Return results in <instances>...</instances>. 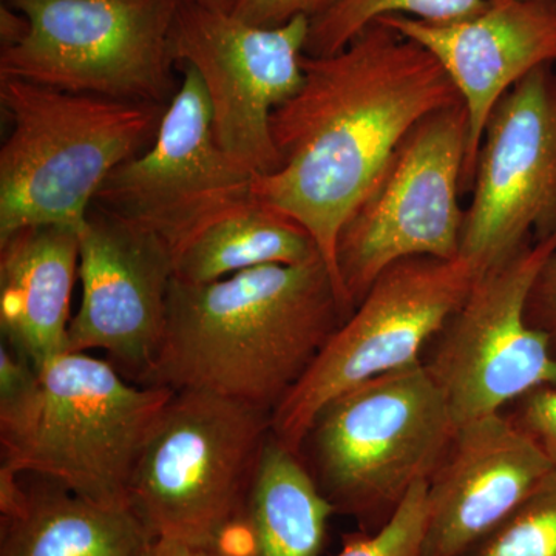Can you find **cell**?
Segmentation results:
<instances>
[{
  "instance_id": "4",
  "label": "cell",
  "mask_w": 556,
  "mask_h": 556,
  "mask_svg": "<svg viewBox=\"0 0 556 556\" xmlns=\"http://www.w3.org/2000/svg\"><path fill=\"white\" fill-rule=\"evenodd\" d=\"M0 241L35 226L78 229L105 179L153 142L166 108L0 79Z\"/></svg>"
},
{
  "instance_id": "17",
  "label": "cell",
  "mask_w": 556,
  "mask_h": 556,
  "mask_svg": "<svg viewBox=\"0 0 556 556\" xmlns=\"http://www.w3.org/2000/svg\"><path fill=\"white\" fill-rule=\"evenodd\" d=\"M78 229L35 226L0 241V329L5 345L42 368L68 351Z\"/></svg>"
},
{
  "instance_id": "9",
  "label": "cell",
  "mask_w": 556,
  "mask_h": 556,
  "mask_svg": "<svg viewBox=\"0 0 556 556\" xmlns=\"http://www.w3.org/2000/svg\"><path fill=\"white\" fill-rule=\"evenodd\" d=\"M478 274L463 257H409L383 270L274 409V438L300 455L314 419L329 401L422 361L424 350L466 300Z\"/></svg>"
},
{
  "instance_id": "12",
  "label": "cell",
  "mask_w": 556,
  "mask_h": 556,
  "mask_svg": "<svg viewBox=\"0 0 556 556\" xmlns=\"http://www.w3.org/2000/svg\"><path fill=\"white\" fill-rule=\"evenodd\" d=\"M309 25L298 17L277 28L254 27L197 0L179 2L172 60L199 73L219 148L255 177L280 167L270 118L302 87Z\"/></svg>"
},
{
  "instance_id": "16",
  "label": "cell",
  "mask_w": 556,
  "mask_h": 556,
  "mask_svg": "<svg viewBox=\"0 0 556 556\" xmlns=\"http://www.w3.org/2000/svg\"><path fill=\"white\" fill-rule=\"evenodd\" d=\"M378 21L426 47L459 91L468 115L463 190H470L496 102L533 70L556 64V0H489L481 13L452 24L399 14Z\"/></svg>"
},
{
  "instance_id": "1",
  "label": "cell",
  "mask_w": 556,
  "mask_h": 556,
  "mask_svg": "<svg viewBox=\"0 0 556 556\" xmlns=\"http://www.w3.org/2000/svg\"><path fill=\"white\" fill-rule=\"evenodd\" d=\"M302 68V87L270 118L280 167L252 192L313 237L348 303L336 263L343 223L408 131L463 100L426 47L380 21L338 53L303 54Z\"/></svg>"
},
{
  "instance_id": "18",
  "label": "cell",
  "mask_w": 556,
  "mask_h": 556,
  "mask_svg": "<svg viewBox=\"0 0 556 556\" xmlns=\"http://www.w3.org/2000/svg\"><path fill=\"white\" fill-rule=\"evenodd\" d=\"M38 479L22 486L20 507L2 518L0 556H148L155 538L131 508L102 506Z\"/></svg>"
},
{
  "instance_id": "23",
  "label": "cell",
  "mask_w": 556,
  "mask_h": 556,
  "mask_svg": "<svg viewBox=\"0 0 556 556\" xmlns=\"http://www.w3.org/2000/svg\"><path fill=\"white\" fill-rule=\"evenodd\" d=\"M428 481L417 482L375 532L346 536L336 556H426Z\"/></svg>"
},
{
  "instance_id": "21",
  "label": "cell",
  "mask_w": 556,
  "mask_h": 556,
  "mask_svg": "<svg viewBox=\"0 0 556 556\" xmlns=\"http://www.w3.org/2000/svg\"><path fill=\"white\" fill-rule=\"evenodd\" d=\"M486 3L489 0H340L334 9L311 21L305 54L338 53L372 22L391 14L452 24L481 13Z\"/></svg>"
},
{
  "instance_id": "5",
  "label": "cell",
  "mask_w": 556,
  "mask_h": 556,
  "mask_svg": "<svg viewBox=\"0 0 556 556\" xmlns=\"http://www.w3.org/2000/svg\"><path fill=\"white\" fill-rule=\"evenodd\" d=\"M455 431L444 393L420 361L329 401L300 453L308 452L306 467L336 514L378 529L417 482L430 481Z\"/></svg>"
},
{
  "instance_id": "19",
  "label": "cell",
  "mask_w": 556,
  "mask_h": 556,
  "mask_svg": "<svg viewBox=\"0 0 556 556\" xmlns=\"http://www.w3.org/2000/svg\"><path fill=\"white\" fill-rule=\"evenodd\" d=\"M332 514L302 456L270 433L244 514L249 556H317Z\"/></svg>"
},
{
  "instance_id": "27",
  "label": "cell",
  "mask_w": 556,
  "mask_h": 556,
  "mask_svg": "<svg viewBox=\"0 0 556 556\" xmlns=\"http://www.w3.org/2000/svg\"><path fill=\"white\" fill-rule=\"evenodd\" d=\"M148 556H236L225 546H200L178 540H155Z\"/></svg>"
},
{
  "instance_id": "14",
  "label": "cell",
  "mask_w": 556,
  "mask_h": 556,
  "mask_svg": "<svg viewBox=\"0 0 556 556\" xmlns=\"http://www.w3.org/2000/svg\"><path fill=\"white\" fill-rule=\"evenodd\" d=\"M83 299L68 351H104L144 386L163 345L175 258L144 230L91 207L78 230Z\"/></svg>"
},
{
  "instance_id": "26",
  "label": "cell",
  "mask_w": 556,
  "mask_h": 556,
  "mask_svg": "<svg viewBox=\"0 0 556 556\" xmlns=\"http://www.w3.org/2000/svg\"><path fill=\"white\" fill-rule=\"evenodd\" d=\"M526 313L529 324L551 339L556 353V252L538 273L527 300Z\"/></svg>"
},
{
  "instance_id": "10",
  "label": "cell",
  "mask_w": 556,
  "mask_h": 556,
  "mask_svg": "<svg viewBox=\"0 0 556 556\" xmlns=\"http://www.w3.org/2000/svg\"><path fill=\"white\" fill-rule=\"evenodd\" d=\"M556 252V233L479 273L424 362L455 426L503 413L541 387H556L551 339L527 320L533 281Z\"/></svg>"
},
{
  "instance_id": "28",
  "label": "cell",
  "mask_w": 556,
  "mask_h": 556,
  "mask_svg": "<svg viewBox=\"0 0 556 556\" xmlns=\"http://www.w3.org/2000/svg\"><path fill=\"white\" fill-rule=\"evenodd\" d=\"M30 30V22L27 17L9 5V3H2L0 7V43L2 49H10V47L20 43ZM0 49V50H2Z\"/></svg>"
},
{
  "instance_id": "29",
  "label": "cell",
  "mask_w": 556,
  "mask_h": 556,
  "mask_svg": "<svg viewBox=\"0 0 556 556\" xmlns=\"http://www.w3.org/2000/svg\"><path fill=\"white\" fill-rule=\"evenodd\" d=\"M201 5L208 10L222 11V13H232L237 0H197Z\"/></svg>"
},
{
  "instance_id": "24",
  "label": "cell",
  "mask_w": 556,
  "mask_h": 556,
  "mask_svg": "<svg viewBox=\"0 0 556 556\" xmlns=\"http://www.w3.org/2000/svg\"><path fill=\"white\" fill-rule=\"evenodd\" d=\"M340 0H237L232 16L249 25L277 28L298 17L316 20L334 9Z\"/></svg>"
},
{
  "instance_id": "22",
  "label": "cell",
  "mask_w": 556,
  "mask_h": 556,
  "mask_svg": "<svg viewBox=\"0 0 556 556\" xmlns=\"http://www.w3.org/2000/svg\"><path fill=\"white\" fill-rule=\"evenodd\" d=\"M467 556H556V467L532 496Z\"/></svg>"
},
{
  "instance_id": "20",
  "label": "cell",
  "mask_w": 556,
  "mask_h": 556,
  "mask_svg": "<svg viewBox=\"0 0 556 556\" xmlns=\"http://www.w3.org/2000/svg\"><path fill=\"white\" fill-rule=\"evenodd\" d=\"M317 255L313 237L302 226L254 197L208 226L175 258L174 278L212 283L262 266L299 265Z\"/></svg>"
},
{
  "instance_id": "11",
  "label": "cell",
  "mask_w": 556,
  "mask_h": 556,
  "mask_svg": "<svg viewBox=\"0 0 556 556\" xmlns=\"http://www.w3.org/2000/svg\"><path fill=\"white\" fill-rule=\"evenodd\" d=\"M182 78L152 144L119 164L93 207L144 230L177 258L203 230L254 199L255 175L217 142L199 73Z\"/></svg>"
},
{
  "instance_id": "6",
  "label": "cell",
  "mask_w": 556,
  "mask_h": 556,
  "mask_svg": "<svg viewBox=\"0 0 556 556\" xmlns=\"http://www.w3.org/2000/svg\"><path fill=\"white\" fill-rule=\"evenodd\" d=\"M273 415L244 402L175 391L148 439L130 508L155 540L225 546L247 514Z\"/></svg>"
},
{
  "instance_id": "25",
  "label": "cell",
  "mask_w": 556,
  "mask_h": 556,
  "mask_svg": "<svg viewBox=\"0 0 556 556\" xmlns=\"http://www.w3.org/2000/svg\"><path fill=\"white\" fill-rule=\"evenodd\" d=\"M556 466V387H541L518 399L510 417Z\"/></svg>"
},
{
  "instance_id": "15",
  "label": "cell",
  "mask_w": 556,
  "mask_h": 556,
  "mask_svg": "<svg viewBox=\"0 0 556 556\" xmlns=\"http://www.w3.org/2000/svg\"><path fill=\"white\" fill-rule=\"evenodd\" d=\"M503 413L457 427L428 481L426 556H467L496 532L555 468Z\"/></svg>"
},
{
  "instance_id": "2",
  "label": "cell",
  "mask_w": 556,
  "mask_h": 556,
  "mask_svg": "<svg viewBox=\"0 0 556 556\" xmlns=\"http://www.w3.org/2000/svg\"><path fill=\"white\" fill-rule=\"evenodd\" d=\"M351 313L320 255L212 283L174 278L144 386L207 391L273 415Z\"/></svg>"
},
{
  "instance_id": "3",
  "label": "cell",
  "mask_w": 556,
  "mask_h": 556,
  "mask_svg": "<svg viewBox=\"0 0 556 556\" xmlns=\"http://www.w3.org/2000/svg\"><path fill=\"white\" fill-rule=\"evenodd\" d=\"M174 393L131 386L115 365L87 353L60 354L28 386L0 396V470L130 508L139 456Z\"/></svg>"
},
{
  "instance_id": "13",
  "label": "cell",
  "mask_w": 556,
  "mask_h": 556,
  "mask_svg": "<svg viewBox=\"0 0 556 556\" xmlns=\"http://www.w3.org/2000/svg\"><path fill=\"white\" fill-rule=\"evenodd\" d=\"M470 190L460 257L478 273L555 236V64L533 70L496 102Z\"/></svg>"
},
{
  "instance_id": "8",
  "label": "cell",
  "mask_w": 556,
  "mask_h": 556,
  "mask_svg": "<svg viewBox=\"0 0 556 556\" xmlns=\"http://www.w3.org/2000/svg\"><path fill=\"white\" fill-rule=\"evenodd\" d=\"M181 0H7L30 30L0 50V79L167 108Z\"/></svg>"
},
{
  "instance_id": "7",
  "label": "cell",
  "mask_w": 556,
  "mask_h": 556,
  "mask_svg": "<svg viewBox=\"0 0 556 556\" xmlns=\"http://www.w3.org/2000/svg\"><path fill=\"white\" fill-rule=\"evenodd\" d=\"M468 144L464 102L437 110L408 131L338 237L340 287L356 308L380 274L409 257H460Z\"/></svg>"
}]
</instances>
